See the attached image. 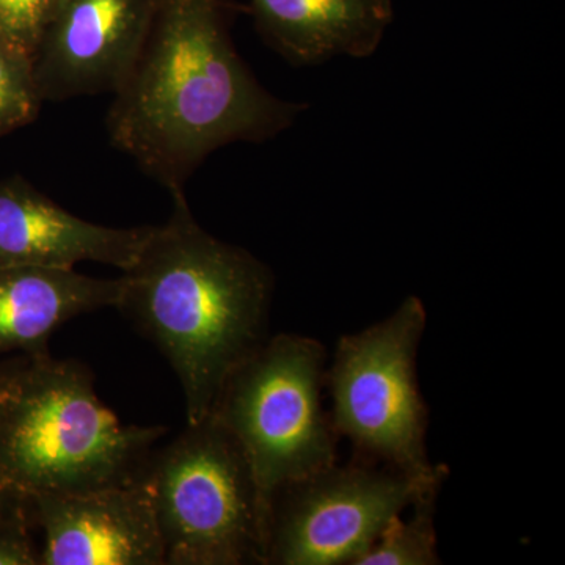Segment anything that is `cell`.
<instances>
[{"label":"cell","mask_w":565,"mask_h":565,"mask_svg":"<svg viewBox=\"0 0 565 565\" xmlns=\"http://www.w3.org/2000/svg\"><path fill=\"white\" fill-rule=\"evenodd\" d=\"M234 0H156L132 70L107 110L110 143L170 193L226 145L264 143L307 104L263 87L234 46Z\"/></svg>","instance_id":"1"},{"label":"cell","mask_w":565,"mask_h":565,"mask_svg":"<svg viewBox=\"0 0 565 565\" xmlns=\"http://www.w3.org/2000/svg\"><path fill=\"white\" fill-rule=\"evenodd\" d=\"M122 273L117 310L180 379L188 424L210 415L223 382L266 343L275 278L262 259L212 236L184 191Z\"/></svg>","instance_id":"2"},{"label":"cell","mask_w":565,"mask_h":565,"mask_svg":"<svg viewBox=\"0 0 565 565\" xmlns=\"http://www.w3.org/2000/svg\"><path fill=\"white\" fill-rule=\"evenodd\" d=\"M166 427L125 426L99 401L92 371L50 352L0 359V484L66 497L147 475Z\"/></svg>","instance_id":"3"},{"label":"cell","mask_w":565,"mask_h":565,"mask_svg":"<svg viewBox=\"0 0 565 565\" xmlns=\"http://www.w3.org/2000/svg\"><path fill=\"white\" fill-rule=\"evenodd\" d=\"M326 359L313 338L269 337L234 367L212 405L210 415L247 457L266 530L277 490L337 463L338 435L321 397Z\"/></svg>","instance_id":"4"},{"label":"cell","mask_w":565,"mask_h":565,"mask_svg":"<svg viewBox=\"0 0 565 565\" xmlns=\"http://www.w3.org/2000/svg\"><path fill=\"white\" fill-rule=\"evenodd\" d=\"M166 565H266V520L243 448L214 416L156 448L145 475Z\"/></svg>","instance_id":"5"},{"label":"cell","mask_w":565,"mask_h":565,"mask_svg":"<svg viewBox=\"0 0 565 565\" xmlns=\"http://www.w3.org/2000/svg\"><path fill=\"white\" fill-rule=\"evenodd\" d=\"M426 308L411 296L384 321L338 341L323 385L329 388L330 422L355 456L386 465L415 479L448 476L426 451L429 411L419 392L416 355Z\"/></svg>","instance_id":"6"},{"label":"cell","mask_w":565,"mask_h":565,"mask_svg":"<svg viewBox=\"0 0 565 565\" xmlns=\"http://www.w3.org/2000/svg\"><path fill=\"white\" fill-rule=\"evenodd\" d=\"M446 478L423 481L353 457L289 482L270 503L266 565H356L394 516Z\"/></svg>","instance_id":"7"},{"label":"cell","mask_w":565,"mask_h":565,"mask_svg":"<svg viewBox=\"0 0 565 565\" xmlns=\"http://www.w3.org/2000/svg\"><path fill=\"white\" fill-rule=\"evenodd\" d=\"M156 0H63L33 57L43 103L114 95L132 70Z\"/></svg>","instance_id":"8"},{"label":"cell","mask_w":565,"mask_h":565,"mask_svg":"<svg viewBox=\"0 0 565 565\" xmlns=\"http://www.w3.org/2000/svg\"><path fill=\"white\" fill-rule=\"evenodd\" d=\"M41 565H166L150 486L32 497Z\"/></svg>","instance_id":"9"},{"label":"cell","mask_w":565,"mask_h":565,"mask_svg":"<svg viewBox=\"0 0 565 565\" xmlns=\"http://www.w3.org/2000/svg\"><path fill=\"white\" fill-rule=\"evenodd\" d=\"M151 230L96 225L63 210L24 178L0 181V267L73 270L88 262L125 273Z\"/></svg>","instance_id":"10"},{"label":"cell","mask_w":565,"mask_h":565,"mask_svg":"<svg viewBox=\"0 0 565 565\" xmlns=\"http://www.w3.org/2000/svg\"><path fill=\"white\" fill-rule=\"evenodd\" d=\"M256 32L294 66L373 57L394 21L393 0H250Z\"/></svg>","instance_id":"11"},{"label":"cell","mask_w":565,"mask_h":565,"mask_svg":"<svg viewBox=\"0 0 565 565\" xmlns=\"http://www.w3.org/2000/svg\"><path fill=\"white\" fill-rule=\"evenodd\" d=\"M121 280L73 270L0 267V359L44 353L52 334L77 316L117 307Z\"/></svg>","instance_id":"12"},{"label":"cell","mask_w":565,"mask_h":565,"mask_svg":"<svg viewBox=\"0 0 565 565\" xmlns=\"http://www.w3.org/2000/svg\"><path fill=\"white\" fill-rule=\"evenodd\" d=\"M440 490L419 494L411 504L408 520L394 516L379 535L374 545L356 565H437V534H435V501Z\"/></svg>","instance_id":"13"},{"label":"cell","mask_w":565,"mask_h":565,"mask_svg":"<svg viewBox=\"0 0 565 565\" xmlns=\"http://www.w3.org/2000/svg\"><path fill=\"white\" fill-rule=\"evenodd\" d=\"M43 104L33 58L0 41V139L35 121Z\"/></svg>","instance_id":"14"},{"label":"cell","mask_w":565,"mask_h":565,"mask_svg":"<svg viewBox=\"0 0 565 565\" xmlns=\"http://www.w3.org/2000/svg\"><path fill=\"white\" fill-rule=\"evenodd\" d=\"M63 0H0V41L35 57L43 33Z\"/></svg>","instance_id":"15"},{"label":"cell","mask_w":565,"mask_h":565,"mask_svg":"<svg viewBox=\"0 0 565 565\" xmlns=\"http://www.w3.org/2000/svg\"><path fill=\"white\" fill-rule=\"evenodd\" d=\"M35 531L32 498L20 494L0 512V565H41Z\"/></svg>","instance_id":"16"},{"label":"cell","mask_w":565,"mask_h":565,"mask_svg":"<svg viewBox=\"0 0 565 565\" xmlns=\"http://www.w3.org/2000/svg\"><path fill=\"white\" fill-rule=\"evenodd\" d=\"M20 494L22 493L13 492V490L6 489V487L0 484V512H2L11 501L17 500Z\"/></svg>","instance_id":"17"}]
</instances>
